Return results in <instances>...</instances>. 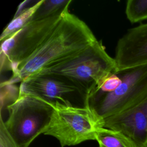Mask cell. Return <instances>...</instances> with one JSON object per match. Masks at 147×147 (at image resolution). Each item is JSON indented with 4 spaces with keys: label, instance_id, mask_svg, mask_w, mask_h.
I'll return each mask as SVG.
<instances>
[{
    "label": "cell",
    "instance_id": "obj_3",
    "mask_svg": "<svg viewBox=\"0 0 147 147\" xmlns=\"http://www.w3.org/2000/svg\"><path fill=\"white\" fill-rule=\"evenodd\" d=\"M5 127L18 147H28L48 128L53 111V103L20 91L18 100L6 109Z\"/></svg>",
    "mask_w": 147,
    "mask_h": 147
},
{
    "label": "cell",
    "instance_id": "obj_8",
    "mask_svg": "<svg viewBox=\"0 0 147 147\" xmlns=\"http://www.w3.org/2000/svg\"><path fill=\"white\" fill-rule=\"evenodd\" d=\"M103 127L121 133L139 147H147V96L133 107L104 119Z\"/></svg>",
    "mask_w": 147,
    "mask_h": 147
},
{
    "label": "cell",
    "instance_id": "obj_9",
    "mask_svg": "<svg viewBox=\"0 0 147 147\" xmlns=\"http://www.w3.org/2000/svg\"><path fill=\"white\" fill-rule=\"evenodd\" d=\"M114 60L117 72L147 64V23L129 29L118 40Z\"/></svg>",
    "mask_w": 147,
    "mask_h": 147
},
{
    "label": "cell",
    "instance_id": "obj_4",
    "mask_svg": "<svg viewBox=\"0 0 147 147\" xmlns=\"http://www.w3.org/2000/svg\"><path fill=\"white\" fill-rule=\"evenodd\" d=\"M121 78L113 92H96L88 99L89 106L102 121L136 105L147 96V64L117 72Z\"/></svg>",
    "mask_w": 147,
    "mask_h": 147
},
{
    "label": "cell",
    "instance_id": "obj_11",
    "mask_svg": "<svg viewBox=\"0 0 147 147\" xmlns=\"http://www.w3.org/2000/svg\"><path fill=\"white\" fill-rule=\"evenodd\" d=\"M99 147H139L121 133L100 127L96 134Z\"/></svg>",
    "mask_w": 147,
    "mask_h": 147
},
{
    "label": "cell",
    "instance_id": "obj_13",
    "mask_svg": "<svg viewBox=\"0 0 147 147\" xmlns=\"http://www.w3.org/2000/svg\"><path fill=\"white\" fill-rule=\"evenodd\" d=\"M125 14L128 20L136 23L147 19V0H128Z\"/></svg>",
    "mask_w": 147,
    "mask_h": 147
},
{
    "label": "cell",
    "instance_id": "obj_2",
    "mask_svg": "<svg viewBox=\"0 0 147 147\" xmlns=\"http://www.w3.org/2000/svg\"><path fill=\"white\" fill-rule=\"evenodd\" d=\"M115 73L114 58L109 55L102 42L96 40L80 52L44 68L34 76L50 75L67 79L83 90L87 102L103 82Z\"/></svg>",
    "mask_w": 147,
    "mask_h": 147
},
{
    "label": "cell",
    "instance_id": "obj_12",
    "mask_svg": "<svg viewBox=\"0 0 147 147\" xmlns=\"http://www.w3.org/2000/svg\"><path fill=\"white\" fill-rule=\"evenodd\" d=\"M71 0H43L32 21L44 20L61 14L69 5Z\"/></svg>",
    "mask_w": 147,
    "mask_h": 147
},
{
    "label": "cell",
    "instance_id": "obj_6",
    "mask_svg": "<svg viewBox=\"0 0 147 147\" xmlns=\"http://www.w3.org/2000/svg\"><path fill=\"white\" fill-rule=\"evenodd\" d=\"M64 11L54 17L32 21L1 42V73L9 71L11 74L14 72L21 64L29 59L53 32L61 20Z\"/></svg>",
    "mask_w": 147,
    "mask_h": 147
},
{
    "label": "cell",
    "instance_id": "obj_10",
    "mask_svg": "<svg viewBox=\"0 0 147 147\" xmlns=\"http://www.w3.org/2000/svg\"><path fill=\"white\" fill-rule=\"evenodd\" d=\"M42 1L43 0L37 1L34 4L28 7L19 14L15 16L2 31L0 36V41L2 42L9 38L16 32L22 29L29 22L32 21L36 11Z\"/></svg>",
    "mask_w": 147,
    "mask_h": 147
},
{
    "label": "cell",
    "instance_id": "obj_16",
    "mask_svg": "<svg viewBox=\"0 0 147 147\" xmlns=\"http://www.w3.org/2000/svg\"><path fill=\"white\" fill-rule=\"evenodd\" d=\"M0 147H18L8 133L3 118H0Z\"/></svg>",
    "mask_w": 147,
    "mask_h": 147
},
{
    "label": "cell",
    "instance_id": "obj_15",
    "mask_svg": "<svg viewBox=\"0 0 147 147\" xmlns=\"http://www.w3.org/2000/svg\"><path fill=\"white\" fill-rule=\"evenodd\" d=\"M121 82V78L118 74H113L107 78L101 84L99 88L94 92H99L101 93H109L113 92L119 86Z\"/></svg>",
    "mask_w": 147,
    "mask_h": 147
},
{
    "label": "cell",
    "instance_id": "obj_1",
    "mask_svg": "<svg viewBox=\"0 0 147 147\" xmlns=\"http://www.w3.org/2000/svg\"><path fill=\"white\" fill-rule=\"evenodd\" d=\"M64 10L61 20L37 51L3 82L16 84L37 75L44 68L80 52L96 40L89 26Z\"/></svg>",
    "mask_w": 147,
    "mask_h": 147
},
{
    "label": "cell",
    "instance_id": "obj_5",
    "mask_svg": "<svg viewBox=\"0 0 147 147\" xmlns=\"http://www.w3.org/2000/svg\"><path fill=\"white\" fill-rule=\"evenodd\" d=\"M50 123L44 134L55 137L61 147L73 146L88 140H95L103 122L89 106L53 103Z\"/></svg>",
    "mask_w": 147,
    "mask_h": 147
},
{
    "label": "cell",
    "instance_id": "obj_14",
    "mask_svg": "<svg viewBox=\"0 0 147 147\" xmlns=\"http://www.w3.org/2000/svg\"><path fill=\"white\" fill-rule=\"evenodd\" d=\"M20 95V86L16 84H7L1 82L0 110L1 114L6 111L7 107L16 102Z\"/></svg>",
    "mask_w": 147,
    "mask_h": 147
},
{
    "label": "cell",
    "instance_id": "obj_7",
    "mask_svg": "<svg viewBox=\"0 0 147 147\" xmlns=\"http://www.w3.org/2000/svg\"><path fill=\"white\" fill-rule=\"evenodd\" d=\"M20 88L21 92L34 95L52 103L58 101L74 106L71 99L75 96L84 99L87 105V96L83 90L69 80L58 76L36 75L20 83Z\"/></svg>",
    "mask_w": 147,
    "mask_h": 147
}]
</instances>
